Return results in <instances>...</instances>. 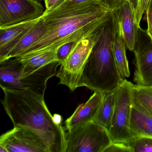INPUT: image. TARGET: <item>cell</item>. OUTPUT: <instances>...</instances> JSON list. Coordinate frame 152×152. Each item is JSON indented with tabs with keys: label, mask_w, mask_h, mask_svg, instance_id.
<instances>
[{
	"label": "cell",
	"mask_w": 152,
	"mask_h": 152,
	"mask_svg": "<svg viewBox=\"0 0 152 152\" xmlns=\"http://www.w3.org/2000/svg\"><path fill=\"white\" fill-rule=\"evenodd\" d=\"M112 13L99 0L78 4L66 0L53 10H45L41 18L46 26V33L17 58L57 50L67 42L87 38L100 28Z\"/></svg>",
	"instance_id": "obj_1"
},
{
	"label": "cell",
	"mask_w": 152,
	"mask_h": 152,
	"mask_svg": "<svg viewBox=\"0 0 152 152\" xmlns=\"http://www.w3.org/2000/svg\"><path fill=\"white\" fill-rule=\"evenodd\" d=\"M3 107L14 126L36 132L46 142L50 152H65L66 133L54 122L44 96L29 90H3Z\"/></svg>",
	"instance_id": "obj_2"
},
{
	"label": "cell",
	"mask_w": 152,
	"mask_h": 152,
	"mask_svg": "<svg viewBox=\"0 0 152 152\" xmlns=\"http://www.w3.org/2000/svg\"><path fill=\"white\" fill-rule=\"evenodd\" d=\"M116 34L113 12L103 25L99 38L88 58L83 74V87L94 91L109 93L122 82L114 59L113 45Z\"/></svg>",
	"instance_id": "obj_3"
},
{
	"label": "cell",
	"mask_w": 152,
	"mask_h": 152,
	"mask_svg": "<svg viewBox=\"0 0 152 152\" xmlns=\"http://www.w3.org/2000/svg\"><path fill=\"white\" fill-rule=\"evenodd\" d=\"M0 62V86L2 90H27L44 96L49 79L56 75L61 63L55 61L31 73L24 72L18 58Z\"/></svg>",
	"instance_id": "obj_4"
},
{
	"label": "cell",
	"mask_w": 152,
	"mask_h": 152,
	"mask_svg": "<svg viewBox=\"0 0 152 152\" xmlns=\"http://www.w3.org/2000/svg\"><path fill=\"white\" fill-rule=\"evenodd\" d=\"M102 26L81 40L57 71L56 76L59 79V83L67 86L72 91L83 87L82 77L84 67L93 47L99 38Z\"/></svg>",
	"instance_id": "obj_5"
},
{
	"label": "cell",
	"mask_w": 152,
	"mask_h": 152,
	"mask_svg": "<svg viewBox=\"0 0 152 152\" xmlns=\"http://www.w3.org/2000/svg\"><path fill=\"white\" fill-rule=\"evenodd\" d=\"M134 85L124 79L115 90V103L108 133L113 142L127 144L133 138L130 130Z\"/></svg>",
	"instance_id": "obj_6"
},
{
	"label": "cell",
	"mask_w": 152,
	"mask_h": 152,
	"mask_svg": "<svg viewBox=\"0 0 152 152\" xmlns=\"http://www.w3.org/2000/svg\"><path fill=\"white\" fill-rule=\"evenodd\" d=\"M113 142L106 129L91 121L68 131L65 152H105Z\"/></svg>",
	"instance_id": "obj_7"
},
{
	"label": "cell",
	"mask_w": 152,
	"mask_h": 152,
	"mask_svg": "<svg viewBox=\"0 0 152 152\" xmlns=\"http://www.w3.org/2000/svg\"><path fill=\"white\" fill-rule=\"evenodd\" d=\"M44 12L37 0H0V28L38 19Z\"/></svg>",
	"instance_id": "obj_8"
},
{
	"label": "cell",
	"mask_w": 152,
	"mask_h": 152,
	"mask_svg": "<svg viewBox=\"0 0 152 152\" xmlns=\"http://www.w3.org/2000/svg\"><path fill=\"white\" fill-rule=\"evenodd\" d=\"M0 146L7 152H50L42 137L29 128L14 126L0 137Z\"/></svg>",
	"instance_id": "obj_9"
},
{
	"label": "cell",
	"mask_w": 152,
	"mask_h": 152,
	"mask_svg": "<svg viewBox=\"0 0 152 152\" xmlns=\"http://www.w3.org/2000/svg\"><path fill=\"white\" fill-rule=\"evenodd\" d=\"M132 51L135 56L133 81L139 86H152V41L140 27Z\"/></svg>",
	"instance_id": "obj_10"
},
{
	"label": "cell",
	"mask_w": 152,
	"mask_h": 152,
	"mask_svg": "<svg viewBox=\"0 0 152 152\" xmlns=\"http://www.w3.org/2000/svg\"><path fill=\"white\" fill-rule=\"evenodd\" d=\"M113 12L115 18L117 34L123 40L127 48L133 51L140 28L135 22V11L126 1L123 5Z\"/></svg>",
	"instance_id": "obj_11"
},
{
	"label": "cell",
	"mask_w": 152,
	"mask_h": 152,
	"mask_svg": "<svg viewBox=\"0 0 152 152\" xmlns=\"http://www.w3.org/2000/svg\"><path fill=\"white\" fill-rule=\"evenodd\" d=\"M39 18L0 28V62L6 60L12 49L38 23Z\"/></svg>",
	"instance_id": "obj_12"
},
{
	"label": "cell",
	"mask_w": 152,
	"mask_h": 152,
	"mask_svg": "<svg viewBox=\"0 0 152 152\" xmlns=\"http://www.w3.org/2000/svg\"><path fill=\"white\" fill-rule=\"evenodd\" d=\"M104 94L99 91H94L86 103L79 105L72 115L66 120V129L70 130L92 121L97 113Z\"/></svg>",
	"instance_id": "obj_13"
},
{
	"label": "cell",
	"mask_w": 152,
	"mask_h": 152,
	"mask_svg": "<svg viewBox=\"0 0 152 152\" xmlns=\"http://www.w3.org/2000/svg\"><path fill=\"white\" fill-rule=\"evenodd\" d=\"M130 130L133 138L137 137L152 138V115L140 103L133 92Z\"/></svg>",
	"instance_id": "obj_14"
},
{
	"label": "cell",
	"mask_w": 152,
	"mask_h": 152,
	"mask_svg": "<svg viewBox=\"0 0 152 152\" xmlns=\"http://www.w3.org/2000/svg\"><path fill=\"white\" fill-rule=\"evenodd\" d=\"M46 30V26L41 17L38 23L12 49L7 56L6 60L20 56L45 34Z\"/></svg>",
	"instance_id": "obj_15"
},
{
	"label": "cell",
	"mask_w": 152,
	"mask_h": 152,
	"mask_svg": "<svg viewBox=\"0 0 152 152\" xmlns=\"http://www.w3.org/2000/svg\"><path fill=\"white\" fill-rule=\"evenodd\" d=\"M56 50H45L16 58H18L20 61L22 72L31 73L48 64L58 61L56 55Z\"/></svg>",
	"instance_id": "obj_16"
},
{
	"label": "cell",
	"mask_w": 152,
	"mask_h": 152,
	"mask_svg": "<svg viewBox=\"0 0 152 152\" xmlns=\"http://www.w3.org/2000/svg\"><path fill=\"white\" fill-rule=\"evenodd\" d=\"M115 103V90L104 93L97 113L92 121L102 126L108 131L111 126Z\"/></svg>",
	"instance_id": "obj_17"
},
{
	"label": "cell",
	"mask_w": 152,
	"mask_h": 152,
	"mask_svg": "<svg viewBox=\"0 0 152 152\" xmlns=\"http://www.w3.org/2000/svg\"><path fill=\"white\" fill-rule=\"evenodd\" d=\"M125 47L126 45L123 40L116 31L113 42V55L116 68L123 79L129 77L130 74Z\"/></svg>",
	"instance_id": "obj_18"
},
{
	"label": "cell",
	"mask_w": 152,
	"mask_h": 152,
	"mask_svg": "<svg viewBox=\"0 0 152 152\" xmlns=\"http://www.w3.org/2000/svg\"><path fill=\"white\" fill-rule=\"evenodd\" d=\"M133 95L140 103L152 115V86L134 85Z\"/></svg>",
	"instance_id": "obj_19"
},
{
	"label": "cell",
	"mask_w": 152,
	"mask_h": 152,
	"mask_svg": "<svg viewBox=\"0 0 152 152\" xmlns=\"http://www.w3.org/2000/svg\"><path fill=\"white\" fill-rule=\"evenodd\" d=\"M127 144L133 152H152V138L137 137L132 138Z\"/></svg>",
	"instance_id": "obj_20"
},
{
	"label": "cell",
	"mask_w": 152,
	"mask_h": 152,
	"mask_svg": "<svg viewBox=\"0 0 152 152\" xmlns=\"http://www.w3.org/2000/svg\"><path fill=\"white\" fill-rule=\"evenodd\" d=\"M82 39H83L72 41L59 47L57 49L56 54L58 61H59L61 64H62L67 58L68 56L74 49L79 42Z\"/></svg>",
	"instance_id": "obj_21"
},
{
	"label": "cell",
	"mask_w": 152,
	"mask_h": 152,
	"mask_svg": "<svg viewBox=\"0 0 152 152\" xmlns=\"http://www.w3.org/2000/svg\"><path fill=\"white\" fill-rule=\"evenodd\" d=\"M151 0H138L137 5L134 12L135 20L136 25L138 27H140V22L143 14L145 12L149 6Z\"/></svg>",
	"instance_id": "obj_22"
},
{
	"label": "cell",
	"mask_w": 152,
	"mask_h": 152,
	"mask_svg": "<svg viewBox=\"0 0 152 152\" xmlns=\"http://www.w3.org/2000/svg\"><path fill=\"white\" fill-rule=\"evenodd\" d=\"M105 152H133V151L127 144L113 142Z\"/></svg>",
	"instance_id": "obj_23"
},
{
	"label": "cell",
	"mask_w": 152,
	"mask_h": 152,
	"mask_svg": "<svg viewBox=\"0 0 152 152\" xmlns=\"http://www.w3.org/2000/svg\"><path fill=\"white\" fill-rule=\"evenodd\" d=\"M111 11H114L123 5L126 0H99Z\"/></svg>",
	"instance_id": "obj_24"
},
{
	"label": "cell",
	"mask_w": 152,
	"mask_h": 152,
	"mask_svg": "<svg viewBox=\"0 0 152 152\" xmlns=\"http://www.w3.org/2000/svg\"><path fill=\"white\" fill-rule=\"evenodd\" d=\"M145 13L146 19L147 23V29L146 31L152 41V0L150 1Z\"/></svg>",
	"instance_id": "obj_25"
},
{
	"label": "cell",
	"mask_w": 152,
	"mask_h": 152,
	"mask_svg": "<svg viewBox=\"0 0 152 152\" xmlns=\"http://www.w3.org/2000/svg\"><path fill=\"white\" fill-rule=\"evenodd\" d=\"M46 10L50 11L59 7L66 0H44Z\"/></svg>",
	"instance_id": "obj_26"
},
{
	"label": "cell",
	"mask_w": 152,
	"mask_h": 152,
	"mask_svg": "<svg viewBox=\"0 0 152 152\" xmlns=\"http://www.w3.org/2000/svg\"><path fill=\"white\" fill-rule=\"evenodd\" d=\"M53 119L54 122L58 125H62L63 118L60 115L55 114L53 115Z\"/></svg>",
	"instance_id": "obj_27"
},
{
	"label": "cell",
	"mask_w": 152,
	"mask_h": 152,
	"mask_svg": "<svg viewBox=\"0 0 152 152\" xmlns=\"http://www.w3.org/2000/svg\"><path fill=\"white\" fill-rule=\"evenodd\" d=\"M126 1L130 3L131 6L132 7V9L135 11L136 8H137V5L138 1V0H126Z\"/></svg>",
	"instance_id": "obj_28"
},
{
	"label": "cell",
	"mask_w": 152,
	"mask_h": 152,
	"mask_svg": "<svg viewBox=\"0 0 152 152\" xmlns=\"http://www.w3.org/2000/svg\"><path fill=\"white\" fill-rule=\"evenodd\" d=\"M70 3H73V4H78V3H83L89 1L90 0H67Z\"/></svg>",
	"instance_id": "obj_29"
}]
</instances>
